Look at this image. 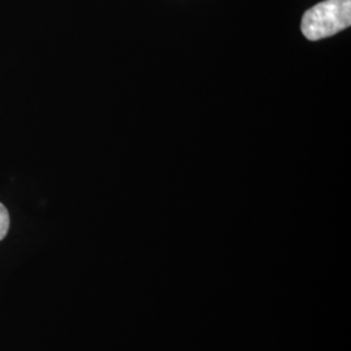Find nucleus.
Returning a JSON list of instances; mask_svg holds the SVG:
<instances>
[{
  "label": "nucleus",
  "mask_w": 351,
  "mask_h": 351,
  "mask_svg": "<svg viewBox=\"0 0 351 351\" xmlns=\"http://www.w3.org/2000/svg\"><path fill=\"white\" fill-rule=\"evenodd\" d=\"M351 24V0H326L303 14L301 30L308 40L332 37Z\"/></svg>",
  "instance_id": "1"
},
{
  "label": "nucleus",
  "mask_w": 351,
  "mask_h": 351,
  "mask_svg": "<svg viewBox=\"0 0 351 351\" xmlns=\"http://www.w3.org/2000/svg\"><path fill=\"white\" fill-rule=\"evenodd\" d=\"M10 229V213L3 203H0V241L4 239Z\"/></svg>",
  "instance_id": "2"
}]
</instances>
